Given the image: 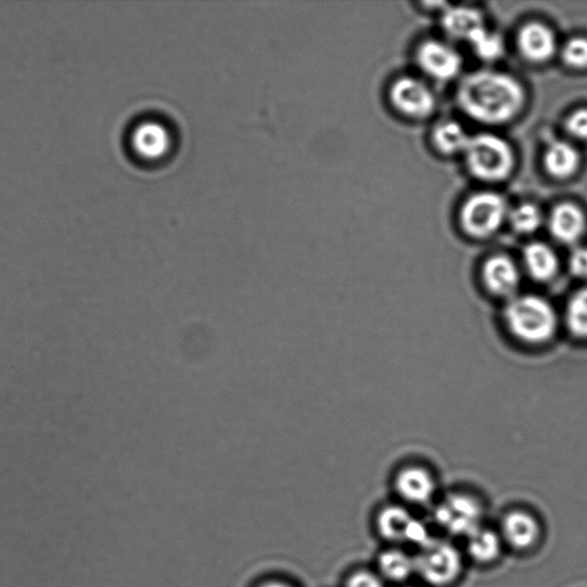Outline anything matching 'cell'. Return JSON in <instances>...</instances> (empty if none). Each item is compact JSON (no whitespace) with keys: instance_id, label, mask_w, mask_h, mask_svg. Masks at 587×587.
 <instances>
[{"instance_id":"603a6c76","label":"cell","mask_w":587,"mask_h":587,"mask_svg":"<svg viewBox=\"0 0 587 587\" xmlns=\"http://www.w3.org/2000/svg\"><path fill=\"white\" fill-rule=\"evenodd\" d=\"M474 52L485 61H493L500 57L504 52V43L502 37L491 33L483 27L468 39Z\"/></svg>"},{"instance_id":"6da1fadb","label":"cell","mask_w":587,"mask_h":587,"mask_svg":"<svg viewBox=\"0 0 587 587\" xmlns=\"http://www.w3.org/2000/svg\"><path fill=\"white\" fill-rule=\"evenodd\" d=\"M457 100L473 120L502 124L518 116L526 103V93L512 76L482 70L464 78L457 91Z\"/></svg>"},{"instance_id":"cb8c5ba5","label":"cell","mask_w":587,"mask_h":587,"mask_svg":"<svg viewBox=\"0 0 587 587\" xmlns=\"http://www.w3.org/2000/svg\"><path fill=\"white\" fill-rule=\"evenodd\" d=\"M511 224L516 232L530 234L542 225L543 217L540 210L530 203L515 208L510 215Z\"/></svg>"},{"instance_id":"5b68a950","label":"cell","mask_w":587,"mask_h":587,"mask_svg":"<svg viewBox=\"0 0 587 587\" xmlns=\"http://www.w3.org/2000/svg\"><path fill=\"white\" fill-rule=\"evenodd\" d=\"M507 213L503 197L493 192H482L466 201L461 210V225L468 236L488 238L503 225Z\"/></svg>"},{"instance_id":"7c38bea8","label":"cell","mask_w":587,"mask_h":587,"mask_svg":"<svg viewBox=\"0 0 587 587\" xmlns=\"http://www.w3.org/2000/svg\"><path fill=\"white\" fill-rule=\"evenodd\" d=\"M539 523L531 514L523 511L508 513L502 524V539L514 550L526 551L537 543Z\"/></svg>"},{"instance_id":"52a82bcc","label":"cell","mask_w":587,"mask_h":587,"mask_svg":"<svg viewBox=\"0 0 587 587\" xmlns=\"http://www.w3.org/2000/svg\"><path fill=\"white\" fill-rule=\"evenodd\" d=\"M390 99L399 112L414 119L432 114L436 104L428 86L412 77L399 78L391 86Z\"/></svg>"},{"instance_id":"277c9868","label":"cell","mask_w":587,"mask_h":587,"mask_svg":"<svg viewBox=\"0 0 587 587\" xmlns=\"http://www.w3.org/2000/svg\"><path fill=\"white\" fill-rule=\"evenodd\" d=\"M414 561H416V573L427 584L436 587L455 582L464 565L456 546L444 540L434 539L421 547Z\"/></svg>"},{"instance_id":"30bf717a","label":"cell","mask_w":587,"mask_h":587,"mask_svg":"<svg viewBox=\"0 0 587 587\" xmlns=\"http://www.w3.org/2000/svg\"><path fill=\"white\" fill-rule=\"evenodd\" d=\"M482 280L492 295L511 300L518 293L521 273L519 266L510 256L495 255L485 261Z\"/></svg>"},{"instance_id":"4316f807","label":"cell","mask_w":587,"mask_h":587,"mask_svg":"<svg viewBox=\"0 0 587 587\" xmlns=\"http://www.w3.org/2000/svg\"><path fill=\"white\" fill-rule=\"evenodd\" d=\"M568 266L571 275L587 279V248H576L569 257Z\"/></svg>"},{"instance_id":"9a60e30c","label":"cell","mask_w":587,"mask_h":587,"mask_svg":"<svg viewBox=\"0 0 587 587\" xmlns=\"http://www.w3.org/2000/svg\"><path fill=\"white\" fill-rule=\"evenodd\" d=\"M523 262L532 279L546 283L559 271V260L554 250L542 242H534L524 248Z\"/></svg>"},{"instance_id":"7402d4cb","label":"cell","mask_w":587,"mask_h":587,"mask_svg":"<svg viewBox=\"0 0 587 587\" xmlns=\"http://www.w3.org/2000/svg\"><path fill=\"white\" fill-rule=\"evenodd\" d=\"M566 325L576 338L587 339V287L570 297L566 312Z\"/></svg>"},{"instance_id":"4fadbf2b","label":"cell","mask_w":587,"mask_h":587,"mask_svg":"<svg viewBox=\"0 0 587 587\" xmlns=\"http://www.w3.org/2000/svg\"><path fill=\"white\" fill-rule=\"evenodd\" d=\"M519 48L524 57L534 62L550 60L557 50V41L549 27L532 22L519 34Z\"/></svg>"},{"instance_id":"83f0119b","label":"cell","mask_w":587,"mask_h":587,"mask_svg":"<svg viewBox=\"0 0 587 587\" xmlns=\"http://www.w3.org/2000/svg\"><path fill=\"white\" fill-rule=\"evenodd\" d=\"M347 587H386L382 579L369 571H359L349 578Z\"/></svg>"},{"instance_id":"8fae6325","label":"cell","mask_w":587,"mask_h":587,"mask_svg":"<svg viewBox=\"0 0 587 587\" xmlns=\"http://www.w3.org/2000/svg\"><path fill=\"white\" fill-rule=\"evenodd\" d=\"M396 491L405 502L424 505L433 499L436 483L427 469L417 466L406 467L396 476Z\"/></svg>"},{"instance_id":"8992f818","label":"cell","mask_w":587,"mask_h":587,"mask_svg":"<svg viewBox=\"0 0 587 587\" xmlns=\"http://www.w3.org/2000/svg\"><path fill=\"white\" fill-rule=\"evenodd\" d=\"M435 521L446 532L469 537L481 528L482 507L477 500L463 493H453L435 508Z\"/></svg>"},{"instance_id":"ac0fdd59","label":"cell","mask_w":587,"mask_h":587,"mask_svg":"<svg viewBox=\"0 0 587 587\" xmlns=\"http://www.w3.org/2000/svg\"><path fill=\"white\" fill-rule=\"evenodd\" d=\"M414 518L404 507L391 505L383 508L378 518V529L389 542H405L406 534Z\"/></svg>"},{"instance_id":"44dd1931","label":"cell","mask_w":587,"mask_h":587,"mask_svg":"<svg viewBox=\"0 0 587 587\" xmlns=\"http://www.w3.org/2000/svg\"><path fill=\"white\" fill-rule=\"evenodd\" d=\"M469 140L471 137L456 122L442 123L434 131V143L437 150L444 154L464 153Z\"/></svg>"},{"instance_id":"ffe728a7","label":"cell","mask_w":587,"mask_h":587,"mask_svg":"<svg viewBox=\"0 0 587 587\" xmlns=\"http://www.w3.org/2000/svg\"><path fill=\"white\" fill-rule=\"evenodd\" d=\"M379 570L390 582H404L416 573V561L401 550H389L380 555Z\"/></svg>"},{"instance_id":"f1b7e54d","label":"cell","mask_w":587,"mask_h":587,"mask_svg":"<svg viewBox=\"0 0 587 587\" xmlns=\"http://www.w3.org/2000/svg\"><path fill=\"white\" fill-rule=\"evenodd\" d=\"M262 587H289L285 584H281V583H270V584H266Z\"/></svg>"},{"instance_id":"d6986e66","label":"cell","mask_w":587,"mask_h":587,"mask_svg":"<svg viewBox=\"0 0 587 587\" xmlns=\"http://www.w3.org/2000/svg\"><path fill=\"white\" fill-rule=\"evenodd\" d=\"M467 552L476 562L489 563L495 561L502 551V536L489 529L480 528L467 537Z\"/></svg>"},{"instance_id":"5bb4252c","label":"cell","mask_w":587,"mask_h":587,"mask_svg":"<svg viewBox=\"0 0 587 587\" xmlns=\"http://www.w3.org/2000/svg\"><path fill=\"white\" fill-rule=\"evenodd\" d=\"M549 226L555 239L562 244L573 245L583 236L585 230L583 211L571 203H561L553 209Z\"/></svg>"},{"instance_id":"484cf974","label":"cell","mask_w":587,"mask_h":587,"mask_svg":"<svg viewBox=\"0 0 587 587\" xmlns=\"http://www.w3.org/2000/svg\"><path fill=\"white\" fill-rule=\"evenodd\" d=\"M566 128L570 136L587 140V109H579L571 114L568 117Z\"/></svg>"},{"instance_id":"7a4b0ae2","label":"cell","mask_w":587,"mask_h":587,"mask_svg":"<svg viewBox=\"0 0 587 587\" xmlns=\"http://www.w3.org/2000/svg\"><path fill=\"white\" fill-rule=\"evenodd\" d=\"M508 331L521 342L544 344L557 333L559 318L550 301L534 294L516 295L504 310Z\"/></svg>"},{"instance_id":"3957f363","label":"cell","mask_w":587,"mask_h":587,"mask_svg":"<svg viewBox=\"0 0 587 587\" xmlns=\"http://www.w3.org/2000/svg\"><path fill=\"white\" fill-rule=\"evenodd\" d=\"M464 153L469 171L485 182L504 180L514 167L511 146L491 133L471 137Z\"/></svg>"},{"instance_id":"2e32d148","label":"cell","mask_w":587,"mask_h":587,"mask_svg":"<svg viewBox=\"0 0 587 587\" xmlns=\"http://www.w3.org/2000/svg\"><path fill=\"white\" fill-rule=\"evenodd\" d=\"M443 29L453 38H471L477 30L484 27L482 14L469 7H451L446 9L443 15Z\"/></svg>"},{"instance_id":"d4e9b609","label":"cell","mask_w":587,"mask_h":587,"mask_svg":"<svg viewBox=\"0 0 587 587\" xmlns=\"http://www.w3.org/2000/svg\"><path fill=\"white\" fill-rule=\"evenodd\" d=\"M562 59L569 67L582 69L587 67V39L576 37L563 46Z\"/></svg>"},{"instance_id":"9c48e42d","label":"cell","mask_w":587,"mask_h":587,"mask_svg":"<svg viewBox=\"0 0 587 587\" xmlns=\"http://www.w3.org/2000/svg\"><path fill=\"white\" fill-rule=\"evenodd\" d=\"M418 64L424 72L438 81H450L463 67V59L450 45L429 41L420 46Z\"/></svg>"},{"instance_id":"ba28073f","label":"cell","mask_w":587,"mask_h":587,"mask_svg":"<svg viewBox=\"0 0 587 587\" xmlns=\"http://www.w3.org/2000/svg\"><path fill=\"white\" fill-rule=\"evenodd\" d=\"M132 151L144 160H158L172 145V135L166 123L155 119L138 122L131 131Z\"/></svg>"},{"instance_id":"e0dca14e","label":"cell","mask_w":587,"mask_h":587,"mask_svg":"<svg viewBox=\"0 0 587 587\" xmlns=\"http://www.w3.org/2000/svg\"><path fill=\"white\" fill-rule=\"evenodd\" d=\"M545 168L555 178H567L579 167V154L574 146L566 142H554L547 147Z\"/></svg>"}]
</instances>
